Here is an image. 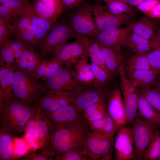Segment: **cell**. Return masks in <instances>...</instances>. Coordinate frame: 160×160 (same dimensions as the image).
I'll return each mask as SVG.
<instances>
[{
  "mask_svg": "<svg viewBox=\"0 0 160 160\" xmlns=\"http://www.w3.org/2000/svg\"><path fill=\"white\" fill-rule=\"evenodd\" d=\"M38 110L35 104H30L13 96L0 104L1 128L12 136L24 131L28 121L33 118Z\"/></svg>",
  "mask_w": 160,
  "mask_h": 160,
  "instance_id": "cell-1",
  "label": "cell"
},
{
  "mask_svg": "<svg viewBox=\"0 0 160 160\" xmlns=\"http://www.w3.org/2000/svg\"><path fill=\"white\" fill-rule=\"evenodd\" d=\"M90 129L89 122L87 121L53 132L51 136V146L55 157L70 150L87 149V135Z\"/></svg>",
  "mask_w": 160,
  "mask_h": 160,
  "instance_id": "cell-2",
  "label": "cell"
},
{
  "mask_svg": "<svg viewBox=\"0 0 160 160\" xmlns=\"http://www.w3.org/2000/svg\"><path fill=\"white\" fill-rule=\"evenodd\" d=\"M12 65L14 71L12 96L26 103L35 104L45 94L43 86L32 74L22 70L15 63Z\"/></svg>",
  "mask_w": 160,
  "mask_h": 160,
  "instance_id": "cell-3",
  "label": "cell"
},
{
  "mask_svg": "<svg viewBox=\"0 0 160 160\" xmlns=\"http://www.w3.org/2000/svg\"><path fill=\"white\" fill-rule=\"evenodd\" d=\"M41 81L45 93L50 90L70 92L74 98L88 87L79 80L74 68L65 65L49 78Z\"/></svg>",
  "mask_w": 160,
  "mask_h": 160,
  "instance_id": "cell-4",
  "label": "cell"
},
{
  "mask_svg": "<svg viewBox=\"0 0 160 160\" xmlns=\"http://www.w3.org/2000/svg\"><path fill=\"white\" fill-rule=\"evenodd\" d=\"M77 34L70 25L66 17L59 20L45 38L37 46L42 59L50 56L71 39H77Z\"/></svg>",
  "mask_w": 160,
  "mask_h": 160,
  "instance_id": "cell-5",
  "label": "cell"
},
{
  "mask_svg": "<svg viewBox=\"0 0 160 160\" xmlns=\"http://www.w3.org/2000/svg\"><path fill=\"white\" fill-rule=\"evenodd\" d=\"M93 4L90 0L84 1L66 13L65 17L70 25L79 35L94 38L100 32L92 17Z\"/></svg>",
  "mask_w": 160,
  "mask_h": 160,
  "instance_id": "cell-6",
  "label": "cell"
},
{
  "mask_svg": "<svg viewBox=\"0 0 160 160\" xmlns=\"http://www.w3.org/2000/svg\"><path fill=\"white\" fill-rule=\"evenodd\" d=\"M41 112L52 134L55 131L75 126L87 121L84 117L83 111L74 105L65 106L52 112Z\"/></svg>",
  "mask_w": 160,
  "mask_h": 160,
  "instance_id": "cell-7",
  "label": "cell"
},
{
  "mask_svg": "<svg viewBox=\"0 0 160 160\" xmlns=\"http://www.w3.org/2000/svg\"><path fill=\"white\" fill-rule=\"evenodd\" d=\"M89 38L80 35L75 41L63 46L50 57H55L65 65L74 68L78 61L83 56H89Z\"/></svg>",
  "mask_w": 160,
  "mask_h": 160,
  "instance_id": "cell-8",
  "label": "cell"
},
{
  "mask_svg": "<svg viewBox=\"0 0 160 160\" xmlns=\"http://www.w3.org/2000/svg\"><path fill=\"white\" fill-rule=\"evenodd\" d=\"M132 122L135 158L143 159L155 130L159 128L137 115Z\"/></svg>",
  "mask_w": 160,
  "mask_h": 160,
  "instance_id": "cell-9",
  "label": "cell"
},
{
  "mask_svg": "<svg viewBox=\"0 0 160 160\" xmlns=\"http://www.w3.org/2000/svg\"><path fill=\"white\" fill-rule=\"evenodd\" d=\"M92 13L94 20L100 32L108 31L120 27L129 23L131 15H115L100 3H93Z\"/></svg>",
  "mask_w": 160,
  "mask_h": 160,
  "instance_id": "cell-10",
  "label": "cell"
},
{
  "mask_svg": "<svg viewBox=\"0 0 160 160\" xmlns=\"http://www.w3.org/2000/svg\"><path fill=\"white\" fill-rule=\"evenodd\" d=\"M113 137L100 135L91 130L87 137V149L90 160H109L112 157Z\"/></svg>",
  "mask_w": 160,
  "mask_h": 160,
  "instance_id": "cell-11",
  "label": "cell"
},
{
  "mask_svg": "<svg viewBox=\"0 0 160 160\" xmlns=\"http://www.w3.org/2000/svg\"><path fill=\"white\" fill-rule=\"evenodd\" d=\"M23 11L29 18L33 34L34 46L36 47L45 38L56 23L39 16L28 0H23Z\"/></svg>",
  "mask_w": 160,
  "mask_h": 160,
  "instance_id": "cell-12",
  "label": "cell"
},
{
  "mask_svg": "<svg viewBox=\"0 0 160 160\" xmlns=\"http://www.w3.org/2000/svg\"><path fill=\"white\" fill-rule=\"evenodd\" d=\"M73 94L66 92L50 90L47 91L35 104L38 110L50 112L63 107L73 105Z\"/></svg>",
  "mask_w": 160,
  "mask_h": 160,
  "instance_id": "cell-13",
  "label": "cell"
},
{
  "mask_svg": "<svg viewBox=\"0 0 160 160\" xmlns=\"http://www.w3.org/2000/svg\"><path fill=\"white\" fill-rule=\"evenodd\" d=\"M120 78L126 123H129L137 114L138 93L125 75H122Z\"/></svg>",
  "mask_w": 160,
  "mask_h": 160,
  "instance_id": "cell-14",
  "label": "cell"
},
{
  "mask_svg": "<svg viewBox=\"0 0 160 160\" xmlns=\"http://www.w3.org/2000/svg\"><path fill=\"white\" fill-rule=\"evenodd\" d=\"M134 139L132 129L122 127L117 132L114 148L116 160H128L135 158Z\"/></svg>",
  "mask_w": 160,
  "mask_h": 160,
  "instance_id": "cell-15",
  "label": "cell"
},
{
  "mask_svg": "<svg viewBox=\"0 0 160 160\" xmlns=\"http://www.w3.org/2000/svg\"><path fill=\"white\" fill-rule=\"evenodd\" d=\"M105 90L107 113L117 125L121 127L127 124L121 92L118 88H115L108 92L105 89Z\"/></svg>",
  "mask_w": 160,
  "mask_h": 160,
  "instance_id": "cell-16",
  "label": "cell"
},
{
  "mask_svg": "<svg viewBox=\"0 0 160 160\" xmlns=\"http://www.w3.org/2000/svg\"><path fill=\"white\" fill-rule=\"evenodd\" d=\"M24 130L25 132L36 135L43 145V148L51 147L52 132L48 123L40 110H38L35 117L27 123Z\"/></svg>",
  "mask_w": 160,
  "mask_h": 160,
  "instance_id": "cell-17",
  "label": "cell"
},
{
  "mask_svg": "<svg viewBox=\"0 0 160 160\" xmlns=\"http://www.w3.org/2000/svg\"><path fill=\"white\" fill-rule=\"evenodd\" d=\"M32 5L39 16L53 22L57 23L64 12L61 0H34Z\"/></svg>",
  "mask_w": 160,
  "mask_h": 160,
  "instance_id": "cell-18",
  "label": "cell"
},
{
  "mask_svg": "<svg viewBox=\"0 0 160 160\" xmlns=\"http://www.w3.org/2000/svg\"><path fill=\"white\" fill-rule=\"evenodd\" d=\"M13 28L11 36L21 40L28 45L34 46V40L30 20L23 12L22 14L12 20Z\"/></svg>",
  "mask_w": 160,
  "mask_h": 160,
  "instance_id": "cell-19",
  "label": "cell"
},
{
  "mask_svg": "<svg viewBox=\"0 0 160 160\" xmlns=\"http://www.w3.org/2000/svg\"><path fill=\"white\" fill-rule=\"evenodd\" d=\"M106 99L105 88L97 89L91 85L87 87L77 97L74 98L73 105L84 111L88 106L93 104L105 103Z\"/></svg>",
  "mask_w": 160,
  "mask_h": 160,
  "instance_id": "cell-20",
  "label": "cell"
},
{
  "mask_svg": "<svg viewBox=\"0 0 160 160\" xmlns=\"http://www.w3.org/2000/svg\"><path fill=\"white\" fill-rule=\"evenodd\" d=\"M130 32L127 25L108 31L100 32L96 37L92 38L103 45L121 49L127 36Z\"/></svg>",
  "mask_w": 160,
  "mask_h": 160,
  "instance_id": "cell-21",
  "label": "cell"
},
{
  "mask_svg": "<svg viewBox=\"0 0 160 160\" xmlns=\"http://www.w3.org/2000/svg\"><path fill=\"white\" fill-rule=\"evenodd\" d=\"M155 19L146 16L137 22L132 23L127 26L131 32L150 40L160 27V22Z\"/></svg>",
  "mask_w": 160,
  "mask_h": 160,
  "instance_id": "cell-22",
  "label": "cell"
},
{
  "mask_svg": "<svg viewBox=\"0 0 160 160\" xmlns=\"http://www.w3.org/2000/svg\"><path fill=\"white\" fill-rule=\"evenodd\" d=\"M95 41L100 49L108 71L113 76L119 73L123 61L121 49L105 45Z\"/></svg>",
  "mask_w": 160,
  "mask_h": 160,
  "instance_id": "cell-23",
  "label": "cell"
},
{
  "mask_svg": "<svg viewBox=\"0 0 160 160\" xmlns=\"http://www.w3.org/2000/svg\"><path fill=\"white\" fill-rule=\"evenodd\" d=\"M137 116L159 128L160 127V113L140 93H138V95Z\"/></svg>",
  "mask_w": 160,
  "mask_h": 160,
  "instance_id": "cell-24",
  "label": "cell"
},
{
  "mask_svg": "<svg viewBox=\"0 0 160 160\" xmlns=\"http://www.w3.org/2000/svg\"><path fill=\"white\" fill-rule=\"evenodd\" d=\"M89 122L91 130L105 137H113L121 128L108 114L100 119Z\"/></svg>",
  "mask_w": 160,
  "mask_h": 160,
  "instance_id": "cell-25",
  "label": "cell"
},
{
  "mask_svg": "<svg viewBox=\"0 0 160 160\" xmlns=\"http://www.w3.org/2000/svg\"><path fill=\"white\" fill-rule=\"evenodd\" d=\"M124 46L135 54H147L152 49L151 40L143 38L131 32L127 36Z\"/></svg>",
  "mask_w": 160,
  "mask_h": 160,
  "instance_id": "cell-26",
  "label": "cell"
},
{
  "mask_svg": "<svg viewBox=\"0 0 160 160\" xmlns=\"http://www.w3.org/2000/svg\"><path fill=\"white\" fill-rule=\"evenodd\" d=\"M128 74V79L135 88L146 87L153 85L158 75L151 69L135 71Z\"/></svg>",
  "mask_w": 160,
  "mask_h": 160,
  "instance_id": "cell-27",
  "label": "cell"
},
{
  "mask_svg": "<svg viewBox=\"0 0 160 160\" xmlns=\"http://www.w3.org/2000/svg\"><path fill=\"white\" fill-rule=\"evenodd\" d=\"M88 55L83 56L76 64L75 69L79 80L87 86L92 85L94 76L90 64L88 63Z\"/></svg>",
  "mask_w": 160,
  "mask_h": 160,
  "instance_id": "cell-28",
  "label": "cell"
},
{
  "mask_svg": "<svg viewBox=\"0 0 160 160\" xmlns=\"http://www.w3.org/2000/svg\"><path fill=\"white\" fill-rule=\"evenodd\" d=\"M9 133L4 130L0 129V160H9L15 158L12 151V142Z\"/></svg>",
  "mask_w": 160,
  "mask_h": 160,
  "instance_id": "cell-29",
  "label": "cell"
},
{
  "mask_svg": "<svg viewBox=\"0 0 160 160\" xmlns=\"http://www.w3.org/2000/svg\"><path fill=\"white\" fill-rule=\"evenodd\" d=\"M89 45V53L91 62L104 71L111 79L113 76L108 71L106 66L100 49L95 41L92 38H90Z\"/></svg>",
  "mask_w": 160,
  "mask_h": 160,
  "instance_id": "cell-30",
  "label": "cell"
},
{
  "mask_svg": "<svg viewBox=\"0 0 160 160\" xmlns=\"http://www.w3.org/2000/svg\"><path fill=\"white\" fill-rule=\"evenodd\" d=\"M147 54H135L128 59L127 66L128 73L133 71L151 69Z\"/></svg>",
  "mask_w": 160,
  "mask_h": 160,
  "instance_id": "cell-31",
  "label": "cell"
},
{
  "mask_svg": "<svg viewBox=\"0 0 160 160\" xmlns=\"http://www.w3.org/2000/svg\"><path fill=\"white\" fill-rule=\"evenodd\" d=\"M107 114L105 103L93 104L88 106L83 111L84 117L88 122L100 119Z\"/></svg>",
  "mask_w": 160,
  "mask_h": 160,
  "instance_id": "cell-32",
  "label": "cell"
},
{
  "mask_svg": "<svg viewBox=\"0 0 160 160\" xmlns=\"http://www.w3.org/2000/svg\"><path fill=\"white\" fill-rule=\"evenodd\" d=\"M160 156V130L157 128L155 131L146 150L143 159H158Z\"/></svg>",
  "mask_w": 160,
  "mask_h": 160,
  "instance_id": "cell-33",
  "label": "cell"
},
{
  "mask_svg": "<svg viewBox=\"0 0 160 160\" xmlns=\"http://www.w3.org/2000/svg\"><path fill=\"white\" fill-rule=\"evenodd\" d=\"M94 76L93 87L96 88L103 89L111 79L102 69L91 62L90 64Z\"/></svg>",
  "mask_w": 160,
  "mask_h": 160,
  "instance_id": "cell-34",
  "label": "cell"
},
{
  "mask_svg": "<svg viewBox=\"0 0 160 160\" xmlns=\"http://www.w3.org/2000/svg\"><path fill=\"white\" fill-rule=\"evenodd\" d=\"M108 10L115 15H131L132 7L120 0H112L105 2Z\"/></svg>",
  "mask_w": 160,
  "mask_h": 160,
  "instance_id": "cell-35",
  "label": "cell"
},
{
  "mask_svg": "<svg viewBox=\"0 0 160 160\" xmlns=\"http://www.w3.org/2000/svg\"><path fill=\"white\" fill-rule=\"evenodd\" d=\"M150 105L160 113V93L155 87H145L140 92Z\"/></svg>",
  "mask_w": 160,
  "mask_h": 160,
  "instance_id": "cell-36",
  "label": "cell"
},
{
  "mask_svg": "<svg viewBox=\"0 0 160 160\" xmlns=\"http://www.w3.org/2000/svg\"><path fill=\"white\" fill-rule=\"evenodd\" d=\"M56 160H90L87 149L70 150L56 156Z\"/></svg>",
  "mask_w": 160,
  "mask_h": 160,
  "instance_id": "cell-37",
  "label": "cell"
},
{
  "mask_svg": "<svg viewBox=\"0 0 160 160\" xmlns=\"http://www.w3.org/2000/svg\"><path fill=\"white\" fill-rule=\"evenodd\" d=\"M0 68V88L5 93L7 100L12 98V89L9 86L7 77V64L6 63L1 65Z\"/></svg>",
  "mask_w": 160,
  "mask_h": 160,
  "instance_id": "cell-38",
  "label": "cell"
},
{
  "mask_svg": "<svg viewBox=\"0 0 160 160\" xmlns=\"http://www.w3.org/2000/svg\"><path fill=\"white\" fill-rule=\"evenodd\" d=\"M7 42L16 59L19 57L26 50L31 47L23 41L16 39L6 38Z\"/></svg>",
  "mask_w": 160,
  "mask_h": 160,
  "instance_id": "cell-39",
  "label": "cell"
},
{
  "mask_svg": "<svg viewBox=\"0 0 160 160\" xmlns=\"http://www.w3.org/2000/svg\"><path fill=\"white\" fill-rule=\"evenodd\" d=\"M29 53L26 67V72L32 74L36 71L40 64L42 58L39 53L35 52L33 47H31L29 49Z\"/></svg>",
  "mask_w": 160,
  "mask_h": 160,
  "instance_id": "cell-40",
  "label": "cell"
},
{
  "mask_svg": "<svg viewBox=\"0 0 160 160\" xmlns=\"http://www.w3.org/2000/svg\"><path fill=\"white\" fill-rule=\"evenodd\" d=\"M29 145L24 139L15 138L12 143V151L14 158L22 156L26 154Z\"/></svg>",
  "mask_w": 160,
  "mask_h": 160,
  "instance_id": "cell-41",
  "label": "cell"
},
{
  "mask_svg": "<svg viewBox=\"0 0 160 160\" xmlns=\"http://www.w3.org/2000/svg\"><path fill=\"white\" fill-rule=\"evenodd\" d=\"M151 69L160 74V49L154 47L146 55Z\"/></svg>",
  "mask_w": 160,
  "mask_h": 160,
  "instance_id": "cell-42",
  "label": "cell"
},
{
  "mask_svg": "<svg viewBox=\"0 0 160 160\" xmlns=\"http://www.w3.org/2000/svg\"><path fill=\"white\" fill-rule=\"evenodd\" d=\"M0 58L6 63H15L14 55L7 42L6 38L0 41Z\"/></svg>",
  "mask_w": 160,
  "mask_h": 160,
  "instance_id": "cell-43",
  "label": "cell"
},
{
  "mask_svg": "<svg viewBox=\"0 0 160 160\" xmlns=\"http://www.w3.org/2000/svg\"><path fill=\"white\" fill-rule=\"evenodd\" d=\"M1 4L7 7L12 11L13 16L12 20L16 18L23 13V0H9Z\"/></svg>",
  "mask_w": 160,
  "mask_h": 160,
  "instance_id": "cell-44",
  "label": "cell"
},
{
  "mask_svg": "<svg viewBox=\"0 0 160 160\" xmlns=\"http://www.w3.org/2000/svg\"><path fill=\"white\" fill-rule=\"evenodd\" d=\"M64 65L57 58L51 57L48 60V63L46 73L42 79L45 80L55 73L60 69L64 66Z\"/></svg>",
  "mask_w": 160,
  "mask_h": 160,
  "instance_id": "cell-45",
  "label": "cell"
},
{
  "mask_svg": "<svg viewBox=\"0 0 160 160\" xmlns=\"http://www.w3.org/2000/svg\"><path fill=\"white\" fill-rule=\"evenodd\" d=\"M42 151L39 153H31L26 158V160H54L55 156L54 151L51 148H43Z\"/></svg>",
  "mask_w": 160,
  "mask_h": 160,
  "instance_id": "cell-46",
  "label": "cell"
},
{
  "mask_svg": "<svg viewBox=\"0 0 160 160\" xmlns=\"http://www.w3.org/2000/svg\"><path fill=\"white\" fill-rule=\"evenodd\" d=\"M11 20L0 17V41L12 36L13 28Z\"/></svg>",
  "mask_w": 160,
  "mask_h": 160,
  "instance_id": "cell-47",
  "label": "cell"
},
{
  "mask_svg": "<svg viewBox=\"0 0 160 160\" xmlns=\"http://www.w3.org/2000/svg\"><path fill=\"white\" fill-rule=\"evenodd\" d=\"M24 139L30 147L33 149L43 147V145L39 137L33 134L25 132Z\"/></svg>",
  "mask_w": 160,
  "mask_h": 160,
  "instance_id": "cell-48",
  "label": "cell"
},
{
  "mask_svg": "<svg viewBox=\"0 0 160 160\" xmlns=\"http://www.w3.org/2000/svg\"><path fill=\"white\" fill-rule=\"evenodd\" d=\"M48 60L42 59L39 65L34 72L32 74L33 77L38 80H41L44 77L46 73Z\"/></svg>",
  "mask_w": 160,
  "mask_h": 160,
  "instance_id": "cell-49",
  "label": "cell"
},
{
  "mask_svg": "<svg viewBox=\"0 0 160 160\" xmlns=\"http://www.w3.org/2000/svg\"><path fill=\"white\" fill-rule=\"evenodd\" d=\"M160 1V0H146L135 7L146 14Z\"/></svg>",
  "mask_w": 160,
  "mask_h": 160,
  "instance_id": "cell-50",
  "label": "cell"
},
{
  "mask_svg": "<svg viewBox=\"0 0 160 160\" xmlns=\"http://www.w3.org/2000/svg\"><path fill=\"white\" fill-rule=\"evenodd\" d=\"M29 49L25 51L19 57L16 59L15 61V63L16 66L20 69L25 72L29 55Z\"/></svg>",
  "mask_w": 160,
  "mask_h": 160,
  "instance_id": "cell-51",
  "label": "cell"
},
{
  "mask_svg": "<svg viewBox=\"0 0 160 160\" xmlns=\"http://www.w3.org/2000/svg\"><path fill=\"white\" fill-rule=\"evenodd\" d=\"M63 9L68 13L79 5L84 0H61Z\"/></svg>",
  "mask_w": 160,
  "mask_h": 160,
  "instance_id": "cell-52",
  "label": "cell"
},
{
  "mask_svg": "<svg viewBox=\"0 0 160 160\" xmlns=\"http://www.w3.org/2000/svg\"><path fill=\"white\" fill-rule=\"evenodd\" d=\"M12 12L9 8L0 4V17L12 20Z\"/></svg>",
  "mask_w": 160,
  "mask_h": 160,
  "instance_id": "cell-53",
  "label": "cell"
},
{
  "mask_svg": "<svg viewBox=\"0 0 160 160\" xmlns=\"http://www.w3.org/2000/svg\"><path fill=\"white\" fill-rule=\"evenodd\" d=\"M147 16L153 19L160 18V1L145 14Z\"/></svg>",
  "mask_w": 160,
  "mask_h": 160,
  "instance_id": "cell-54",
  "label": "cell"
},
{
  "mask_svg": "<svg viewBox=\"0 0 160 160\" xmlns=\"http://www.w3.org/2000/svg\"><path fill=\"white\" fill-rule=\"evenodd\" d=\"M151 40L152 43V49L156 47L160 49V28L157 30Z\"/></svg>",
  "mask_w": 160,
  "mask_h": 160,
  "instance_id": "cell-55",
  "label": "cell"
},
{
  "mask_svg": "<svg viewBox=\"0 0 160 160\" xmlns=\"http://www.w3.org/2000/svg\"><path fill=\"white\" fill-rule=\"evenodd\" d=\"M146 0H122L124 2L132 6L136 7Z\"/></svg>",
  "mask_w": 160,
  "mask_h": 160,
  "instance_id": "cell-56",
  "label": "cell"
},
{
  "mask_svg": "<svg viewBox=\"0 0 160 160\" xmlns=\"http://www.w3.org/2000/svg\"><path fill=\"white\" fill-rule=\"evenodd\" d=\"M153 85L160 93V74L157 75Z\"/></svg>",
  "mask_w": 160,
  "mask_h": 160,
  "instance_id": "cell-57",
  "label": "cell"
},
{
  "mask_svg": "<svg viewBox=\"0 0 160 160\" xmlns=\"http://www.w3.org/2000/svg\"><path fill=\"white\" fill-rule=\"evenodd\" d=\"M93 0L95 2H96L100 3L101 2H102V1H103L105 2L107 1H112V0ZM120 0L121 1H122V0Z\"/></svg>",
  "mask_w": 160,
  "mask_h": 160,
  "instance_id": "cell-58",
  "label": "cell"
},
{
  "mask_svg": "<svg viewBox=\"0 0 160 160\" xmlns=\"http://www.w3.org/2000/svg\"><path fill=\"white\" fill-rule=\"evenodd\" d=\"M9 0H0V4H1L2 3L6 2Z\"/></svg>",
  "mask_w": 160,
  "mask_h": 160,
  "instance_id": "cell-59",
  "label": "cell"
},
{
  "mask_svg": "<svg viewBox=\"0 0 160 160\" xmlns=\"http://www.w3.org/2000/svg\"><path fill=\"white\" fill-rule=\"evenodd\" d=\"M158 159L159 160H160V156L159 157V158H158Z\"/></svg>",
  "mask_w": 160,
  "mask_h": 160,
  "instance_id": "cell-60",
  "label": "cell"
},
{
  "mask_svg": "<svg viewBox=\"0 0 160 160\" xmlns=\"http://www.w3.org/2000/svg\"></svg>",
  "mask_w": 160,
  "mask_h": 160,
  "instance_id": "cell-61",
  "label": "cell"
}]
</instances>
